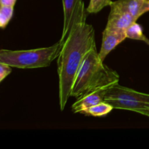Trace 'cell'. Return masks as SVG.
<instances>
[{
  "mask_svg": "<svg viewBox=\"0 0 149 149\" xmlns=\"http://www.w3.org/2000/svg\"><path fill=\"white\" fill-rule=\"evenodd\" d=\"M86 13L84 10L75 19L58 57L61 111L64 110L71 97L73 84L83 61L92 49L96 47L94 27L86 22Z\"/></svg>",
  "mask_w": 149,
  "mask_h": 149,
  "instance_id": "1",
  "label": "cell"
},
{
  "mask_svg": "<svg viewBox=\"0 0 149 149\" xmlns=\"http://www.w3.org/2000/svg\"><path fill=\"white\" fill-rule=\"evenodd\" d=\"M119 76L99 58L95 47L87 54L80 67L71 92V97H79L93 90L119 82Z\"/></svg>",
  "mask_w": 149,
  "mask_h": 149,
  "instance_id": "2",
  "label": "cell"
},
{
  "mask_svg": "<svg viewBox=\"0 0 149 149\" xmlns=\"http://www.w3.org/2000/svg\"><path fill=\"white\" fill-rule=\"evenodd\" d=\"M62 44L60 41L47 47L26 50H0V62L8 64L13 68L22 69L46 68L58 58Z\"/></svg>",
  "mask_w": 149,
  "mask_h": 149,
  "instance_id": "3",
  "label": "cell"
},
{
  "mask_svg": "<svg viewBox=\"0 0 149 149\" xmlns=\"http://www.w3.org/2000/svg\"><path fill=\"white\" fill-rule=\"evenodd\" d=\"M104 101L113 109L127 110L149 116V94L120 85L119 82L109 89Z\"/></svg>",
  "mask_w": 149,
  "mask_h": 149,
  "instance_id": "4",
  "label": "cell"
},
{
  "mask_svg": "<svg viewBox=\"0 0 149 149\" xmlns=\"http://www.w3.org/2000/svg\"><path fill=\"white\" fill-rule=\"evenodd\" d=\"M63 27L62 35L60 39L61 44L63 43L68 33L71 31L75 19L84 9V1L82 0H63Z\"/></svg>",
  "mask_w": 149,
  "mask_h": 149,
  "instance_id": "5",
  "label": "cell"
},
{
  "mask_svg": "<svg viewBox=\"0 0 149 149\" xmlns=\"http://www.w3.org/2000/svg\"><path fill=\"white\" fill-rule=\"evenodd\" d=\"M112 86H105V87H100L77 98V100L71 106L72 111L75 113H82L84 111L88 109L91 106L104 101L106 93Z\"/></svg>",
  "mask_w": 149,
  "mask_h": 149,
  "instance_id": "6",
  "label": "cell"
},
{
  "mask_svg": "<svg viewBox=\"0 0 149 149\" xmlns=\"http://www.w3.org/2000/svg\"><path fill=\"white\" fill-rule=\"evenodd\" d=\"M126 39V31L109 30L105 29L103 31L101 47L98 52L100 59L104 62L107 55Z\"/></svg>",
  "mask_w": 149,
  "mask_h": 149,
  "instance_id": "7",
  "label": "cell"
},
{
  "mask_svg": "<svg viewBox=\"0 0 149 149\" xmlns=\"http://www.w3.org/2000/svg\"><path fill=\"white\" fill-rule=\"evenodd\" d=\"M136 21V19L130 13L110 11L105 29L109 30L126 31L132 23Z\"/></svg>",
  "mask_w": 149,
  "mask_h": 149,
  "instance_id": "8",
  "label": "cell"
},
{
  "mask_svg": "<svg viewBox=\"0 0 149 149\" xmlns=\"http://www.w3.org/2000/svg\"><path fill=\"white\" fill-rule=\"evenodd\" d=\"M144 1L145 0H117L111 4V11L130 13L138 20L141 17L140 13Z\"/></svg>",
  "mask_w": 149,
  "mask_h": 149,
  "instance_id": "9",
  "label": "cell"
},
{
  "mask_svg": "<svg viewBox=\"0 0 149 149\" xmlns=\"http://www.w3.org/2000/svg\"><path fill=\"white\" fill-rule=\"evenodd\" d=\"M113 109V107L106 101L100 102L97 104L94 105L84 111L82 114L86 116H104L109 114L111 111Z\"/></svg>",
  "mask_w": 149,
  "mask_h": 149,
  "instance_id": "10",
  "label": "cell"
},
{
  "mask_svg": "<svg viewBox=\"0 0 149 149\" xmlns=\"http://www.w3.org/2000/svg\"><path fill=\"white\" fill-rule=\"evenodd\" d=\"M126 36L128 39H134V40L143 41L145 42L148 40L146 36L144 35L141 26L137 23L136 22H134L127 29Z\"/></svg>",
  "mask_w": 149,
  "mask_h": 149,
  "instance_id": "11",
  "label": "cell"
},
{
  "mask_svg": "<svg viewBox=\"0 0 149 149\" xmlns=\"http://www.w3.org/2000/svg\"><path fill=\"white\" fill-rule=\"evenodd\" d=\"M14 13V7L1 5L0 7V27L5 29L10 23Z\"/></svg>",
  "mask_w": 149,
  "mask_h": 149,
  "instance_id": "12",
  "label": "cell"
},
{
  "mask_svg": "<svg viewBox=\"0 0 149 149\" xmlns=\"http://www.w3.org/2000/svg\"><path fill=\"white\" fill-rule=\"evenodd\" d=\"M113 1L111 0H90L88 7L86 9L87 13H97L105 7L111 6Z\"/></svg>",
  "mask_w": 149,
  "mask_h": 149,
  "instance_id": "13",
  "label": "cell"
},
{
  "mask_svg": "<svg viewBox=\"0 0 149 149\" xmlns=\"http://www.w3.org/2000/svg\"><path fill=\"white\" fill-rule=\"evenodd\" d=\"M13 67L4 63L0 62V82L3 81L12 72Z\"/></svg>",
  "mask_w": 149,
  "mask_h": 149,
  "instance_id": "14",
  "label": "cell"
},
{
  "mask_svg": "<svg viewBox=\"0 0 149 149\" xmlns=\"http://www.w3.org/2000/svg\"><path fill=\"white\" fill-rule=\"evenodd\" d=\"M149 11V0H145L144 1L143 7L141 8V13H140V16H142L143 15L145 14L146 13Z\"/></svg>",
  "mask_w": 149,
  "mask_h": 149,
  "instance_id": "15",
  "label": "cell"
},
{
  "mask_svg": "<svg viewBox=\"0 0 149 149\" xmlns=\"http://www.w3.org/2000/svg\"><path fill=\"white\" fill-rule=\"evenodd\" d=\"M17 0H0V4L3 6L14 7Z\"/></svg>",
  "mask_w": 149,
  "mask_h": 149,
  "instance_id": "16",
  "label": "cell"
},
{
  "mask_svg": "<svg viewBox=\"0 0 149 149\" xmlns=\"http://www.w3.org/2000/svg\"><path fill=\"white\" fill-rule=\"evenodd\" d=\"M146 43H147V44H148V45H149V40H148H148H147V41H146Z\"/></svg>",
  "mask_w": 149,
  "mask_h": 149,
  "instance_id": "17",
  "label": "cell"
}]
</instances>
